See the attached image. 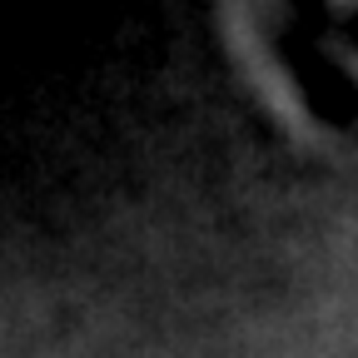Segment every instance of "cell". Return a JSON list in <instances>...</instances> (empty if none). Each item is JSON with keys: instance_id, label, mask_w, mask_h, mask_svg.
<instances>
[{"instance_id": "1", "label": "cell", "mask_w": 358, "mask_h": 358, "mask_svg": "<svg viewBox=\"0 0 358 358\" xmlns=\"http://www.w3.org/2000/svg\"><path fill=\"white\" fill-rule=\"evenodd\" d=\"M353 40H358V15H353Z\"/></svg>"}]
</instances>
